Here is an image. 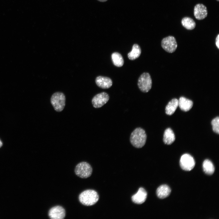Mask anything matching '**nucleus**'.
Segmentation results:
<instances>
[{"mask_svg": "<svg viewBox=\"0 0 219 219\" xmlns=\"http://www.w3.org/2000/svg\"><path fill=\"white\" fill-rule=\"evenodd\" d=\"M109 99L108 94L104 92H102L96 95L92 101L93 107L95 108H99L106 104Z\"/></svg>", "mask_w": 219, "mask_h": 219, "instance_id": "obj_8", "label": "nucleus"}, {"mask_svg": "<svg viewBox=\"0 0 219 219\" xmlns=\"http://www.w3.org/2000/svg\"><path fill=\"white\" fill-rule=\"evenodd\" d=\"M171 189L170 187L166 185H162L157 189L156 194L160 199H164L168 197L170 194Z\"/></svg>", "mask_w": 219, "mask_h": 219, "instance_id": "obj_14", "label": "nucleus"}, {"mask_svg": "<svg viewBox=\"0 0 219 219\" xmlns=\"http://www.w3.org/2000/svg\"><path fill=\"white\" fill-rule=\"evenodd\" d=\"M50 101L54 109L57 111L61 112L65 106V95L61 92H55L52 96Z\"/></svg>", "mask_w": 219, "mask_h": 219, "instance_id": "obj_3", "label": "nucleus"}, {"mask_svg": "<svg viewBox=\"0 0 219 219\" xmlns=\"http://www.w3.org/2000/svg\"><path fill=\"white\" fill-rule=\"evenodd\" d=\"M193 104V101L184 97L181 96L178 100V106L182 110L186 112L190 110Z\"/></svg>", "mask_w": 219, "mask_h": 219, "instance_id": "obj_13", "label": "nucleus"}, {"mask_svg": "<svg viewBox=\"0 0 219 219\" xmlns=\"http://www.w3.org/2000/svg\"><path fill=\"white\" fill-rule=\"evenodd\" d=\"M98 1L101 2H105L107 1L108 0H97Z\"/></svg>", "mask_w": 219, "mask_h": 219, "instance_id": "obj_23", "label": "nucleus"}, {"mask_svg": "<svg viewBox=\"0 0 219 219\" xmlns=\"http://www.w3.org/2000/svg\"><path fill=\"white\" fill-rule=\"evenodd\" d=\"M147 135L144 130L141 127L135 129L131 133L130 141L132 145L137 148H141L145 145Z\"/></svg>", "mask_w": 219, "mask_h": 219, "instance_id": "obj_1", "label": "nucleus"}, {"mask_svg": "<svg viewBox=\"0 0 219 219\" xmlns=\"http://www.w3.org/2000/svg\"><path fill=\"white\" fill-rule=\"evenodd\" d=\"M3 145V143L2 141L0 139V148L2 147Z\"/></svg>", "mask_w": 219, "mask_h": 219, "instance_id": "obj_24", "label": "nucleus"}, {"mask_svg": "<svg viewBox=\"0 0 219 219\" xmlns=\"http://www.w3.org/2000/svg\"><path fill=\"white\" fill-rule=\"evenodd\" d=\"M182 26L188 30H192L196 26V24L194 20L189 17L183 18L181 20Z\"/></svg>", "mask_w": 219, "mask_h": 219, "instance_id": "obj_18", "label": "nucleus"}, {"mask_svg": "<svg viewBox=\"0 0 219 219\" xmlns=\"http://www.w3.org/2000/svg\"><path fill=\"white\" fill-rule=\"evenodd\" d=\"M206 7L202 4H196L194 7V14L195 18L199 20L205 19L207 15Z\"/></svg>", "mask_w": 219, "mask_h": 219, "instance_id": "obj_10", "label": "nucleus"}, {"mask_svg": "<svg viewBox=\"0 0 219 219\" xmlns=\"http://www.w3.org/2000/svg\"><path fill=\"white\" fill-rule=\"evenodd\" d=\"M152 85V80L149 73L144 72L140 75L138 79L137 85L141 92H148L151 89Z\"/></svg>", "mask_w": 219, "mask_h": 219, "instance_id": "obj_5", "label": "nucleus"}, {"mask_svg": "<svg viewBox=\"0 0 219 219\" xmlns=\"http://www.w3.org/2000/svg\"><path fill=\"white\" fill-rule=\"evenodd\" d=\"M178 106V100L174 98L170 101L166 106L165 110L166 114L171 115L173 114Z\"/></svg>", "mask_w": 219, "mask_h": 219, "instance_id": "obj_16", "label": "nucleus"}, {"mask_svg": "<svg viewBox=\"0 0 219 219\" xmlns=\"http://www.w3.org/2000/svg\"><path fill=\"white\" fill-rule=\"evenodd\" d=\"M111 58L113 64L116 66L121 67L124 64V60L121 55L119 53H113L111 55Z\"/></svg>", "mask_w": 219, "mask_h": 219, "instance_id": "obj_20", "label": "nucleus"}, {"mask_svg": "<svg viewBox=\"0 0 219 219\" xmlns=\"http://www.w3.org/2000/svg\"><path fill=\"white\" fill-rule=\"evenodd\" d=\"M95 82L98 87L103 89L109 88L113 84L112 80L110 78L100 76L96 78Z\"/></svg>", "mask_w": 219, "mask_h": 219, "instance_id": "obj_12", "label": "nucleus"}, {"mask_svg": "<svg viewBox=\"0 0 219 219\" xmlns=\"http://www.w3.org/2000/svg\"><path fill=\"white\" fill-rule=\"evenodd\" d=\"M175 139V135L172 130L170 128L166 129L165 131L163 136V140L165 144H171Z\"/></svg>", "mask_w": 219, "mask_h": 219, "instance_id": "obj_15", "label": "nucleus"}, {"mask_svg": "<svg viewBox=\"0 0 219 219\" xmlns=\"http://www.w3.org/2000/svg\"><path fill=\"white\" fill-rule=\"evenodd\" d=\"M92 171L91 166L86 162H82L78 164L75 169L76 175L82 178H86L90 177Z\"/></svg>", "mask_w": 219, "mask_h": 219, "instance_id": "obj_4", "label": "nucleus"}, {"mask_svg": "<svg viewBox=\"0 0 219 219\" xmlns=\"http://www.w3.org/2000/svg\"><path fill=\"white\" fill-rule=\"evenodd\" d=\"M181 167L183 170L190 171L195 165V161L193 158L189 154H185L182 155L180 160Z\"/></svg>", "mask_w": 219, "mask_h": 219, "instance_id": "obj_7", "label": "nucleus"}, {"mask_svg": "<svg viewBox=\"0 0 219 219\" xmlns=\"http://www.w3.org/2000/svg\"><path fill=\"white\" fill-rule=\"evenodd\" d=\"M147 193L145 189L140 188L136 193L133 195L131 197L132 201L137 204H141L146 200Z\"/></svg>", "mask_w": 219, "mask_h": 219, "instance_id": "obj_11", "label": "nucleus"}, {"mask_svg": "<svg viewBox=\"0 0 219 219\" xmlns=\"http://www.w3.org/2000/svg\"><path fill=\"white\" fill-rule=\"evenodd\" d=\"M162 48L166 51L172 53L176 50L177 44L175 38L172 36H169L162 39L161 41Z\"/></svg>", "mask_w": 219, "mask_h": 219, "instance_id": "obj_6", "label": "nucleus"}, {"mask_svg": "<svg viewBox=\"0 0 219 219\" xmlns=\"http://www.w3.org/2000/svg\"><path fill=\"white\" fill-rule=\"evenodd\" d=\"M219 34H218L217 36L216 40H215V44L217 47L218 49H219Z\"/></svg>", "mask_w": 219, "mask_h": 219, "instance_id": "obj_22", "label": "nucleus"}, {"mask_svg": "<svg viewBox=\"0 0 219 219\" xmlns=\"http://www.w3.org/2000/svg\"><path fill=\"white\" fill-rule=\"evenodd\" d=\"M78 199L80 202L83 205L90 206L97 202L99 199V196L96 191L87 189L84 190L80 194Z\"/></svg>", "mask_w": 219, "mask_h": 219, "instance_id": "obj_2", "label": "nucleus"}, {"mask_svg": "<svg viewBox=\"0 0 219 219\" xmlns=\"http://www.w3.org/2000/svg\"><path fill=\"white\" fill-rule=\"evenodd\" d=\"M217 1H219V0H217Z\"/></svg>", "mask_w": 219, "mask_h": 219, "instance_id": "obj_25", "label": "nucleus"}, {"mask_svg": "<svg viewBox=\"0 0 219 219\" xmlns=\"http://www.w3.org/2000/svg\"><path fill=\"white\" fill-rule=\"evenodd\" d=\"M204 172L207 175H212L214 171V167L212 162L208 159L205 160L203 164Z\"/></svg>", "mask_w": 219, "mask_h": 219, "instance_id": "obj_19", "label": "nucleus"}, {"mask_svg": "<svg viewBox=\"0 0 219 219\" xmlns=\"http://www.w3.org/2000/svg\"><path fill=\"white\" fill-rule=\"evenodd\" d=\"M65 209L60 206L52 207L48 212L49 217L51 219H63L65 217Z\"/></svg>", "mask_w": 219, "mask_h": 219, "instance_id": "obj_9", "label": "nucleus"}, {"mask_svg": "<svg viewBox=\"0 0 219 219\" xmlns=\"http://www.w3.org/2000/svg\"><path fill=\"white\" fill-rule=\"evenodd\" d=\"M211 125L212 126L213 131L218 134L219 133V118L217 117L211 121Z\"/></svg>", "mask_w": 219, "mask_h": 219, "instance_id": "obj_21", "label": "nucleus"}, {"mask_svg": "<svg viewBox=\"0 0 219 219\" xmlns=\"http://www.w3.org/2000/svg\"><path fill=\"white\" fill-rule=\"evenodd\" d=\"M141 53V49L139 46L137 44H134L132 47V50L127 54L128 58L131 60H134L138 58Z\"/></svg>", "mask_w": 219, "mask_h": 219, "instance_id": "obj_17", "label": "nucleus"}]
</instances>
